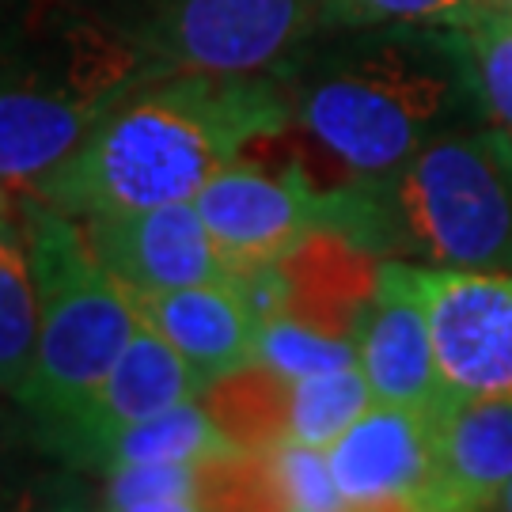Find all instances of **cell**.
Returning <instances> with one entry per match:
<instances>
[{
	"instance_id": "1",
	"label": "cell",
	"mask_w": 512,
	"mask_h": 512,
	"mask_svg": "<svg viewBox=\"0 0 512 512\" xmlns=\"http://www.w3.org/2000/svg\"><path fill=\"white\" fill-rule=\"evenodd\" d=\"M293 122L357 179H380L433 141L490 122L471 31L315 27L274 69Z\"/></svg>"
},
{
	"instance_id": "2",
	"label": "cell",
	"mask_w": 512,
	"mask_h": 512,
	"mask_svg": "<svg viewBox=\"0 0 512 512\" xmlns=\"http://www.w3.org/2000/svg\"><path fill=\"white\" fill-rule=\"evenodd\" d=\"M289 126L293 107L274 73L152 76L19 194H35L76 220L194 202L217 171Z\"/></svg>"
},
{
	"instance_id": "3",
	"label": "cell",
	"mask_w": 512,
	"mask_h": 512,
	"mask_svg": "<svg viewBox=\"0 0 512 512\" xmlns=\"http://www.w3.org/2000/svg\"><path fill=\"white\" fill-rule=\"evenodd\" d=\"M164 73L84 0H0V183L31 190Z\"/></svg>"
},
{
	"instance_id": "4",
	"label": "cell",
	"mask_w": 512,
	"mask_h": 512,
	"mask_svg": "<svg viewBox=\"0 0 512 512\" xmlns=\"http://www.w3.org/2000/svg\"><path fill=\"white\" fill-rule=\"evenodd\" d=\"M346 239L425 266L512 270V137L459 129L380 179L346 186Z\"/></svg>"
},
{
	"instance_id": "5",
	"label": "cell",
	"mask_w": 512,
	"mask_h": 512,
	"mask_svg": "<svg viewBox=\"0 0 512 512\" xmlns=\"http://www.w3.org/2000/svg\"><path fill=\"white\" fill-rule=\"evenodd\" d=\"M38 285V361L19 399L31 421L69 418L141 327L129 289L95 258L80 220L16 194Z\"/></svg>"
},
{
	"instance_id": "6",
	"label": "cell",
	"mask_w": 512,
	"mask_h": 512,
	"mask_svg": "<svg viewBox=\"0 0 512 512\" xmlns=\"http://www.w3.org/2000/svg\"><path fill=\"white\" fill-rule=\"evenodd\" d=\"M167 73H274L319 27V0H84Z\"/></svg>"
},
{
	"instance_id": "7",
	"label": "cell",
	"mask_w": 512,
	"mask_h": 512,
	"mask_svg": "<svg viewBox=\"0 0 512 512\" xmlns=\"http://www.w3.org/2000/svg\"><path fill=\"white\" fill-rule=\"evenodd\" d=\"M232 270H258L296 255L308 239L338 236V190H319L300 164L262 171L243 156L194 198Z\"/></svg>"
},
{
	"instance_id": "8",
	"label": "cell",
	"mask_w": 512,
	"mask_h": 512,
	"mask_svg": "<svg viewBox=\"0 0 512 512\" xmlns=\"http://www.w3.org/2000/svg\"><path fill=\"white\" fill-rule=\"evenodd\" d=\"M414 266L448 395L512 399V270Z\"/></svg>"
},
{
	"instance_id": "9",
	"label": "cell",
	"mask_w": 512,
	"mask_h": 512,
	"mask_svg": "<svg viewBox=\"0 0 512 512\" xmlns=\"http://www.w3.org/2000/svg\"><path fill=\"white\" fill-rule=\"evenodd\" d=\"M353 346L376 403L429 414L448 399L414 262L380 258L372 293L353 323Z\"/></svg>"
},
{
	"instance_id": "10",
	"label": "cell",
	"mask_w": 512,
	"mask_h": 512,
	"mask_svg": "<svg viewBox=\"0 0 512 512\" xmlns=\"http://www.w3.org/2000/svg\"><path fill=\"white\" fill-rule=\"evenodd\" d=\"M95 258L126 289H179L202 281H239L194 202L118 209L80 220Z\"/></svg>"
},
{
	"instance_id": "11",
	"label": "cell",
	"mask_w": 512,
	"mask_h": 512,
	"mask_svg": "<svg viewBox=\"0 0 512 512\" xmlns=\"http://www.w3.org/2000/svg\"><path fill=\"white\" fill-rule=\"evenodd\" d=\"M346 509H421L437 501L433 421L425 410L372 403L327 448Z\"/></svg>"
},
{
	"instance_id": "12",
	"label": "cell",
	"mask_w": 512,
	"mask_h": 512,
	"mask_svg": "<svg viewBox=\"0 0 512 512\" xmlns=\"http://www.w3.org/2000/svg\"><path fill=\"white\" fill-rule=\"evenodd\" d=\"M205 391L209 387L202 384V376L156 330L141 323L114 368L84 395V403L69 418L31 421V437L46 456H54L65 467V459L76 456L84 444L107 437L122 425L152 418L160 410L205 399Z\"/></svg>"
},
{
	"instance_id": "13",
	"label": "cell",
	"mask_w": 512,
	"mask_h": 512,
	"mask_svg": "<svg viewBox=\"0 0 512 512\" xmlns=\"http://www.w3.org/2000/svg\"><path fill=\"white\" fill-rule=\"evenodd\" d=\"M141 323L152 327L186 365L217 387L255 368L262 315L239 281H202L179 289H129Z\"/></svg>"
},
{
	"instance_id": "14",
	"label": "cell",
	"mask_w": 512,
	"mask_h": 512,
	"mask_svg": "<svg viewBox=\"0 0 512 512\" xmlns=\"http://www.w3.org/2000/svg\"><path fill=\"white\" fill-rule=\"evenodd\" d=\"M433 421L437 501L433 512L497 509L512 482V399L448 395Z\"/></svg>"
},
{
	"instance_id": "15",
	"label": "cell",
	"mask_w": 512,
	"mask_h": 512,
	"mask_svg": "<svg viewBox=\"0 0 512 512\" xmlns=\"http://www.w3.org/2000/svg\"><path fill=\"white\" fill-rule=\"evenodd\" d=\"M247 452L251 448L220 425L205 399H190L84 444L76 456L65 459V467L99 478L152 463H224Z\"/></svg>"
},
{
	"instance_id": "16",
	"label": "cell",
	"mask_w": 512,
	"mask_h": 512,
	"mask_svg": "<svg viewBox=\"0 0 512 512\" xmlns=\"http://www.w3.org/2000/svg\"><path fill=\"white\" fill-rule=\"evenodd\" d=\"M38 361V285L19 213L0 217V391L19 406Z\"/></svg>"
},
{
	"instance_id": "17",
	"label": "cell",
	"mask_w": 512,
	"mask_h": 512,
	"mask_svg": "<svg viewBox=\"0 0 512 512\" xmlns=\"http://www.w3.org/2000/svg\"><path fill=\"white\" fill-rule=\"evenodd\" d=\"M372 403L376 395L361 365L285 380V440L327 452Z\"/></svg>"
},
{
	"instance_id": "18",
	"label": "cell",
	"mask_w": 512,
	"mask_h": 512,
	"mask_svg": "<svg viewBox=\"0 0 512 512\" xmlns=\"http://www.w3.org/2000/svg\"><path fill=\"white\" fill-rule=\"evenodd\" d=\"M255 452L258 494L262 509H296V512H338L346 501L334 486L330 463L323 448H308L296 440H274Z\"/></svg>"
},
{
	"instance_id": "19",
	"label": "cell",
	"mask_w": 512,
	"mask_h": 512,
	"mask_svg": "<svg viewBox=\"0 0 512 512\" xmlns=\"http://www.w3.org/2000/svg\"><path fill=\"white\" fill-rule=\"evenodd\" d=\"M255 365L277 380H300L330 368L357 365V346H353V334H334L308 319H296L289 311H277V315H262L258 323Z\"/></svg>"
},
{
	"instance_id": "20",
	"label": "cell",
	"mask_w": 512,
	"mask_h": 512,
	"mask_svg": "<svg viewBox=\"0 0 512 512\" xmlns=\"http://www.w3.org/2000/svg\"><path fill=\"white\" fill-rule=\"evenodd\" d=\"M486 12H494L490 0H319V27L414 23L471 31Z\"/></svg>"
},
{
	"instance_id": "21",
	"label": "cell",
	"mask_w": 512,
	"mask_h": 512,
	"mask_svg": "<svg viewBox=\"0 0 512 512\" xmlns=\"http://www.w3.org/2000/svg\"><path fill=\"white\" fill-rule=\"evenodd\" d=\"M471 42L478 54V76H482L490 122H497L512 137V16L486 12L471 27Z\"/></svg>"
},
{
	"instance_id": "22",
	"label": "cell",
	"mask_w": 512,
	"mask_h": 512,
	"mask_svg": "<svg viewBox=\"0 0 512 512\" xmlns=\"http://www.w3.org/2000/svg\"><path fill=\"white\" fill-rule=\"evenodd\" d=\"M12 198H16V194H12V190H8V186L0 183V217H8V213H12Z\"/></svg>"
},
{
	"instance_id": "23",
	"label": "cell",
	"mask_w": 512,
	"mask_h": 512,
	"mask_svg": "<svg viewBox=\"0 0 512 512\" xmlns=\"http://www.w3.org/2000/svg\"><path fill=\"white\" fill-rule=\"evenodd\" d=\"M497 509H501V512H512V482L505 486V494H501V501H497Z\"/></svg>"
},
{
	"instance_id": "24",
	"label": "cell",
	"mask_w": 512,
	"mask_h": 512,
	"mask_svg": "<svg viewBox=\"0 0 512 512\" xmlns=\"http://www.w3.org/2000/svg\"><path fill=\"white\" fill-rule=\"evenodd\" d=\"M490 8H494V12H505V16H512V0H490Z\"/></svg>"
},
{
	"instance_id": "25",
	"label": "cell",
	"mask_w": 512,
	"mask_h": 512,
	"mask_svg": "<svg viewBox=\"0 0 512 512\" xmlns=\"http://www.w3.org/2000/svg\"><path fill=\"white\" fill-rule=\"evenodd\" d=\"M4 399H8V395L0 391V433H4V421H8V410H4Z\"/></svg>"
}]
</instances>
